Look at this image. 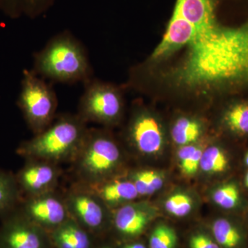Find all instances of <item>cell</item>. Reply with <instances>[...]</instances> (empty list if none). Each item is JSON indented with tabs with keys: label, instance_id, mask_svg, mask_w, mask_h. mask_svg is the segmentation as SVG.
I'll return each instance as SVG.
<instances>
[{
	"label": "cell",
	"instance_id": "obj_21",
	"mask_svg": "<svg viewBox=\"0 0 248 248\" xmlns=\"http://www.w3.org/2000/svg\"><path fill=\"white\" fill-rule=\"evenodd\" d=\"M228 167V159L225 152L217 146L203 150L200 161V169L208 174L224 172Z\"/></svg>",
	"mask_w": 248,
	"mask_h": 248
},
{
	"label": "cell",
	"instance_id": "obj_29",
	"mask_svg": "<svg viewBox=\"0 0 248 248\" xmlns=\"http://www.w3.org/2000/svg\"><path fill=\"white\" fill-rule=\"evenodd\" d=\"M246 185L248 187V172L247 173V174H246Z\"/></svg>",
	"mask_w": 248,
	"mask_h": 248
},
{
	"label": "cell",
	"instance_id": "obj_22",
	"mask_svg": "<svg viewBox=\"0 0 248 248\" xmlns=\"http://www.w3.org/2000/svg\"><path fill=\"white\" fill-rule=\"evenodd\" d=\"M203 149L195 145H186L178 151L181 170L185 175L192 176L200 168L201 158Z\"/></svg>",
	"mask_w": 248,
	"mask_h": 248
},
{
	"label": "cell",
	"instance_id": "obj_18",
	"mask_svg": "<svg viewBox=\"0 0 248 248\" xmlns=\"http://www.w3.org/2000/svg\"><path fill=\"white\" fill-rule=\"evenodd\" d=\"M10 12L36 18L48 12L58 0H1Z\"/></svg>",
	"mask_w": 248,
	"mask_h": 248
},
{
	"label": "cell",
	"instance_id": "obj_26",
	"mask_svg": "<svg viewBox=\"0 0 248 248\" xmlns=\"http://www.w3.org/2000/svg\"><path fill=\"white\" fill-rule=\"evenodd\" d=\"M190 248H220L218 244L207 235L197 234L191 237Z\"/></svg>",
	"mask_w": 248,
	"mask_h": 248
},
{
	"label": "cell",
	"instance_id": "obj_9",
	"mask_svg": "<svg viewBox=\"0 0 248 248\" xmlns=\"http://www.w3.org/2000/svg\"><path fill=\"white\" fill-rule=\"evenodd\" d=\"M0 232V248H44L40 227L28 219L18 208L4 217Z\"/></svg>",
	"mask_w": 248,
	"mask_h": 248
},
{
	"label": "cell",
	"instance_id": "obj_15",
	"mask_svg": "<svg viewBox=\"0 0 248 248\" xmlns=\"http://www.w3.org/2000/svg\"><path fill=\"white\" fill-rule=\"evenodd\" d=\"M234 96L223 114V123L231 133L248 136V99Z\"/></svg>",
	"mask_w": 248,
	"mask_h": 248
},
{
	"label": "cell",
	"instance_id": "obj_7",
	"mask_svg": "<svg viewBox=\"0 0 248 248\" xmlns=\"http://www.w3.org/2000/svg\"><path fill=\"white\" fill-rule=\"evenodd\" d=\"M19 211L28 219L40 228L56 229L71 218L64 198L53 192L27 197L21 201Z\"/></svg>",
	"mask_w": 248,
	"mask_h": 248
},
{
	"label": "cell",
	"instance_id": "obj_25",
	"mask_svg": "<svg viewBox=\"0 0 248 248\" xmlns=\"http://www.w3.org/2000/svg\"><path fill=\"white\" fill-rule=\"evenodd\" d=\"M164 206L166 211L173 216L183 217L190 213L193 202L190 196L179 192L169 197L165 202Z\"/></svg>",
	"mask_w": 248,
	"mask_h": 248
},
{
	"label": "cell",
	"instance_id": "obj_6",
	"mask_svg": "<svg viewBox=\"0 0 248 248\" xmlns=\"http://www.w3.org/2000/svg\"><path fill=\"white\" fill-rule=\"evenodd\" d=\"M124 107L123 93L120 88L93 78L84 84L78 115L86 123L113 125L122 118Z\"/></svg>",
	"mask_w": 248,
	"mask_h": 248
},
{
	"label": "cell",
	"instance_id": "obj_2",
	"mask_svg": "<svg viewBox=\"0 0 248 248\" xmlns=\"http://www.w3.org/2000/svg\"><path fill=\"white\" fill-rule=\"evenodd\" d=\"M32 71L43 79L64 84L83 83L93 78L87 50L70 31L59 32L34 55Z\"/></svg>",
	"mask_w": 248,
	"mask_h": 248
},
{
	"label": "cell",
	"instance_id": "obj_30",
	"mask_svg": "<svg viewBox=\"0 0 248 248\" xmlns=\"http://www.w3.org/2000/svg\"><path fill=\"white\" fill-rule=\"evenodd\" d=\"M111 248L110 247H103V248Z\"/></svg>",
	"mask_w": 248,
	"mask_h": 248
},
{
	"label": "cell",
	"instance_id": "obj_10",
	"mask_svg": "<svg viewBox=\"0 0 248 248\" xmlns=\"http://www.w3.org/2000/svg\"><path fill=\"white\" fill-rule=\"evenodd\" d=\"M127 138L136 151L143 155L156 154L164 146L161 124L154 115L143 110L134 113L127 130Z\"/></svg>",
	"mask_w": 248,
	"mask_h": 248
},
{
	"label": "cell",
	"instance_id": "obj_13",
	"mask_svg": "<svg viewBox=\"0 0 248 248\" xmlns=\"http://www.w3.org/2000/svg\"><path fill=\"white\" fill-rule=\"evenodd\" d=\"M151 218V210L146 205L130 202L116 210L113 222L119 232L124 236L133 237L144 231Z\"/></svg>",
	"mask_w": 248,
	"mask_h": 248
},
{
	"label": "cell",
	"instance_id": "obj_12",
	"mask_svg": "<svg viewBox=\"0 0 248 248\" xmlns=\"http://www.w3.org/2000/svg\"><path fill=\"white\" fill-rule=\"evenodd\" d=\"M81 185L97 196L107 207L122 206L140 196L130 179L115 178L92 185Z\"/></svg>",
	"mask_w": 248,
	"mask_h": 248
},
{
	"label": "cell",
	"instance_id": "obj_14",
	"mask_svg": "<svg viewBox=\"0 0 248 248\" xmlns=\"http://www.w3.org/2000/svg\"><path fill=\"white\" fill-rule=\"evenodd\" d=\"M52 238L58 248H91L87 232L72 218L54 230Z\"/></svg>",
	"mask_w": 248,
	"mask_h": 248
},
{
	"label": "cell",
	"instance_id": "obj_17",
	"mask_svg": "<svg viewBox=\"0 0 248 248\" xmlns=\"http://www.w3.org/2000/svg\"><path fill=\"white\" fill-rule=\"evenodd\" d=\"M202 133V124L190 117H179L172 128V138L176 144L184 146L193 144Z\"/></svg>",
	"mask_w": 248,
	"mask_h": 248
},
{
	"label": "cell",
	"instance_id": "obj_4",
	"mask_svg": "<svg viewBox=\"0 0 248 248\" xmlns=\"http://www.w3.org/2000/svg\"><path fill=\"white\" fill-rule=\"evenodd\" d=\"M73 161L81 184L92 185L111 179L122 163V152L107 132L91 128Z\"/></svg>",
	"mask_w": 248,
	"mask_h": 248
},
{
	"label": "cell",
	"instance_id": "obj_8",
	"mask_svg": "<svg viewBox=\"0 0 248 248\" xmlns=\"http://www.w3.org/2000/svg\"><path fill=\"white\" fill-rule=\"evenodd\" d=\"M70 216L83 228L98 230L107 218V206L84 186H77L64 198Z\"/></svg>",
	"mask_w": 248,
	"mask_h": 248
},
{
	"label": "cell",
	"instance_id": "obj_1",
	"mask_svg": "<svg viewBox=\"0 0 248 248\" xmlns=\"http://www.w3.org/2000/svg\"><path fill=\"white\" fill-rule=\"evenodd\" d=\"M218 5L174 4L149 63L177 56L166 76L174 88L186 93L248 96V16L225 24L218 19Z\"/></svg>",
	"mask_w": 248,
	"mask_h": 248
},
{
	"label": "cell",
	"instance_id": "obj_19",
	"mask_svg": "<svg viewBox=\"0 0 248 248\" xmlns=\"http://www.w3.org/2000/svg\"><path fill=\"white\" fill-rule=\"evenodd\" d=\"M214 237L223 248H238L242 243V234L237 228L226 218H218L212 226Z\"/></svg>",
	"mask_w": 248,
	"mask_h": 248
},
{
	"label": "cell",
	"instance_id": "obj_27",
	"mask_svg": "<svg viewBox=\"0 0 248 248\" xmlns=\"http://www.w3.org/2000/svg\"><path fill=\"white\" fill-rule=\"evenodd\" d=\"M124 248H146L143 246V244H139V243H137V244H130L128 245V246H125Z\"/></svg>",
	"mask_w": 248,
	"mask_h": 248
},
{
	"label": "cell",
	"instance_id": "obj_20",
	"mask_svg": "<svg viewBox=\"0 0 248 248\" xmlns=\"http://www.w3.org/2000/svg\"><path fill=\"white\" fill-rule=\"evenodd\" d=\"M130 177V179L135 184L140 196L152 195L164 185V176L155 171H137Z\"/></svg>",
	"mask_w": 248,
	"mask_h": 248
},
{
	"label": "cell",
	"instance_id": "obj_23",
	"mask_svg": "<svg viewBox=\"0 0 248 248\" xmlns=\"http://www.w3.org/2000/svg\"><path fill=\"white\" fill-rule=\"evenodd\" d=\"M213 200L222 208L226 210L234 208L238 205L240 200L239 188L234 184L220 186L213 192Z\"/></svg>",
	"mask_w": 248,
	"mask_h": 248
},
{
	"label": "cell",
	"instance_id": "obj_24",
	"mask_svg": "<svg viewBox=\"0 0 248 248\" xmlns=\"http://www.w3.org/2000/svg\"><path fill=\"white\" fill-rule=\"evenodd\" d=\"M150 248H174L177 242L175 231L166 225H159L150 237Z\"/></svg>",
	"mask_w": 248,
	"mask_h": 248
},
{
	"label": "cell",
	"instance_id": "obj_16",
	"mask_svg": "<svg viewBox=\"0 0 248 248\" xmlns=\"http://www.w3.org/2000/svg\"><path fill=\"white\" fill-rule=\"evenodd\" d=\"M21 194L16 176L0 169V217H6L19 207Z\"/></svg>",
	"mask_w": 248,
	"mask_h": 248
},
{
	"label": "cell",
	"instance_id": "obj_11",
	"mask_svg": "<svg viewBox=\"0 0 248 248\" xmlns=\"http://www.w3.org/2000/svg\"><path fill=\"white\" fill-rule=\"evenodd\" d=\"M16 176L21 193L32 197L55 191L60 177L58 164L41 161L27 159Z\"/></svg>",
	"mask_w": 248,
	"mask_h": 248
},
{
	"label": "cell",
	"instance_id": "obj_5",
	"mask_svg": "<svg viewBox=\"0 0 248 248\" xmlns=\"http://www.w3.org/2000/svg\"><path fill=\"white\" fill-rule=\"evenodd\" d=\"M18 105L35 135L43 132L55 118L58 99L51 84L31 71H24Z\"/></svg>",
	"mask_w": 248,
	"mask_h": 248
},
{
	"label": "cell",
	"instance_id": "obj_28",
	"mask_svg": "<svg viewBox=\"0 0 248 248\" xmlns=\"http://www.w3.org/2000/svg\"><path fill=\"white\" fill-rule=\"evenodd\" d=\"M245 162H246V164L248 166V152L247 154H246V158H245Z\"/></svg>",
	"mask_w": 248,
	"mask_h": 248
},
{
	"label": "cell",
	"instance_id": "obj_3",
	"mask_svg": "<svg viewBox=\"0 0 248 248\" xmlns=\"http://www.w3.org/2000/svg\"><path fill=\"white\" fill-rule=\"evenodd\" d=\"M86 124L78 114H63L43 132L21 143L17 153L26 159L55 164L73 161L89 130Z\"/></svg>",
	"mask_w": 248,
	"mask_h": 248
}]
</instances>
